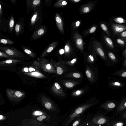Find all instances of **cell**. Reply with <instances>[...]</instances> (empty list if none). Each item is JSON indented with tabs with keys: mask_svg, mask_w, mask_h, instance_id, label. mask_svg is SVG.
I'll list each match as a JSON object with an SVG mask.
<instances>
[{
	"mask_svg": "<svg viewBox=\"0 0 126 126\" xmlns=\"http://www.w3.org/2000/svg\"><path fill=\"white\" fill-rule=\"evenodd\" d=\"M70 46V44L68 43H67L65 45L64 47V50L66 53L69 52L71 49Z\"/></svg>",
	"mask_w": 126,
	"mask_h": 126,
	"instance_id": "obj_30",
	"label": "cell"
},
{
	"mask_svg": "<svg viewBox=\"0 0 126 126\" xmlns=\"http://www.w3.org/2000/svg\"><path fill=\"white\" fill-rule=\"evenodd\" d=\"M31 74L32 75L38 76L40 75V74L37 72H34L31 73Z\"/></svg>",
	"mask_w": 126,
	"mask_h": 126,
	"instance_id": "obj_43",
	"label": "cell"
},
{
	"mask_svg": "<svg viewBox=\"0 0 126 126\" xmlns=\"http://www.w3.org/2000/svg\"><path fill=\"white\" fill-rule=\"evenodd\" d=\"M121 36L123 38H126V31H123L121 34Z\"/></svg>",
	"mask_w": 126,
	"mask_h": 126,
	"instance_id": "obj_42",
	"label": "cell"
},
{
	"mask_svg": "<svg viewBox=\"0 0 126 126\" xmlns=\"http://www.w3.org/2000/svg\"><path fill=\"white\" fill-rule=\"evenodd\" d=\"M116 106V104L112 101L107 102L103 104L102 107L104 109L107 110H111Z\"/></svg>",
	"mask_w": 126,
	"mask_h": 126,
	"instance_id": "obj_13",
	"label": "cell"
},
{
	"mask_svg": "<svg viewBox=\"0 0 126 126\" xmlns=\"http://www.w3.org/2000/svg\"><path fill=\"white\" fill-rule=\"evenodd\" d=\"M20 25L18 24H16L15 26V31L17 33H18L20 31Z\"/></svg>",
	"mask_w": 126,
	"mask_h": 126,
	"instance_id": "obj_35",
	"label": "cell"
},
{
	"mask_svg": "<svg viewBox=\"0 0 126 126\" xmlns=\"http://www.w3.org/2000/svg\"><path fill=\"white\" fill-rule=\"evenodd\" d=\"M59 53L60 54L62 55L63 54L64 52V51L63 49H61L59 50Z\"/></svg>",
	"mask_w": 126,
	"mask_h": 126,
	"instance_id": "obj_45",
	"label": "cell"
},
{
	"mask_svg": "<svg viewBox=\"0 0 126 126\" xmlns=\"http://www.w3.org/2000/svg\"><path fill=\"white\" fill-rule=\"evenodd\" d=\"M104 38L106 44L111 48H113L114 46L112 41L109 37L104 35Z\"/></svg>",
	"mask_w": 126,
	"mask_h": 126,
	"instance_id": "obj_16",
	"label": "cell"
},
{
	"mask_svg": "<svg viewBox=\"0 0 126 126\" xmlns=\"http://www.w3.org/2000/svg\"><path fill=\"white\" fill-rule=\"evenodd\" d=\"M126 108V98L122 100L121 103L118 107L117 111H122L125 110Z\"/></svg>",
	"mask_w": 126,
	"mask_h": 126,
	"instance_id": "obj_15",
	"label": "cell"
},
{
	"mask_svg": "<svg viewBox=\"0 0 126 126\" xmlns=\"http://www.w3.org/2000/svg\"><path fill=\"white\" fill-rule=\"evenodd\" d=\"M109 85L111 87L112 86L114 88H120L122 87L123 85L122 83L120 82L113 81L111 82L109 84Z\"/></svg>",
	"mask_w": 126,
	"mask_h": 126,
	"instance_id": "obj_18",
	"label": "cell"
},
{
	"mask_svg": "<svg viewBox=\"0 0 126 126\" xmlns=\"http://www.w3.org/2000/svg\"><path fill=\"white\" fill-rule=\"evenodd\" d=\"M0 49L10 56L12 59L22 56L21 52L13 48L0 46Z\"/></svg>",
	"mask_w": 126,
	"mask_h": 126,
	"instance_id": "obj_5",
	"label": "cell"
},
{
	"mask_svg": "<svg viewBox=\"0 0 126 126\" xmlns=\"http://www.w3.org/2000/svg\"><path fill=\"white\" fill-rule=\"evenodd\" d=\"M126 117V110L125 111L123 115V118H125Z\"/></svg>",
	"mask_w": 126,
	"mask_h": 126,
	"instance_id": "obj_50",
	"label": "cell"
},
{
	"mask_svg": "<svg viewBox=\"0 0 126 126\" xmlns=\"http://www.w3.org/2000/svg\"><path fill=\"white\" fill-rule=\"evenodd\" d=\"M112 29L114 33L118 34L126 30V26L125 25H121L112 23L111 24Z\"/></svg>",
	"mask_w": 126,
	"mask_h": 126,
	"instance_id": "obj_10",
	"label": "cell"
},
{
	"mask_svg": "<svg viewBox=\"0 0 126 126\" xmlns=\"http://www.w3.org/2000/svg\"><path fill=\"white\" fill-rule=\"evenodd\" d=\"M115 74L116 75L123 77H126V71L125 70L119 71L116 72Z\"/></svg>",
	"mask_w": 126,
	"mask_h": 126,
	"instance_id": "obj_24",
	"label": "cell"
},
{
	"mask_svg": "<svg viewBox=\"0 0 126 126\" xmlns=\"http://www.w3.org/2000/svg\"><path fill=\"white\" fill-rule=\"evenodd\" d=\"M19 60L9 59L4 61H0V67H6L13 66L19 62Z\"/></svg>",
	"mask_w": 126,
	"mask_h": 126,
	"instance_id": "obj_9",
	"label": "cell"
},
{
	"mask_svg": "<svg viewBox=\"0 0 126 126\" xmlns=\"http://www.w3.org/2000/svg\"><path fill=\"white\" fill-rule=\"evenodd\" d=\"M45 31L42 28L39 29L37 32H35L33 35V38H36L42 35L44 33Z\"/></svg>",
	"mask_w": 126,
	"mask_h": 126,
	"instance_id": "obj_17",
	"label": "cell"
},
{
	"mask_svg": "<svg viewBox=\"0 0 126 126\" xmlns=\"http://www.w3.org/2000/svg\"><path fill=\"white\" fill-rule=\"evenodd\" d=\"M24 50L26 53L28 54H31L32 53L31 51L28 49L24 48Z\"/></svg>",
	"mask_w": 126,
	"mask_h": 126,
	"instance_id": "obj_41",
	"label": "cell"
},
{
	"mask_svg": "<svg viewBox=\"0 0 126 126\" xmlns=\"http://www.w3.org/2000/svg\"><path fill=\"white\" fill-rule=\"evenodd\" d=\"M25 111L24 117L21 119V126H54L48 123L37 120L32 116L28 109Z\"/></svg>",
	"mask_w": 126,
	"mask_h": 126,
	"instance_id": "obj_3",
	"label": "cell"
},
{
	"mask_svg": "<svg viewBox=\"0 0 126 126\" xmlns=\"http://www.w3.org/2000/svg\"><path fill=\"white\" fill-rule=\"evenodd\" d=\"M57 72L59 75L62 74L63 73V70L62 68L60 67H58L57 69Z\"/></svg>",
	"mask_w": 126,
	"mask_h": 126,
	"instance_id": "obj_38",
	"label": "cell"
},
{
	"mask_svg": "<svg viewBox=\"0 0 126 126\" xmlns=\"http://www.w3.org/2000/svg\"><path fill=\"white\" fill-rule=\"evenodd\" d=\"M90 66H87L85 73L87 78L91 83H94L96 80L97 74L96 72Z\"/></svg>",
	"mask_w": 126,
	"mask_h": 126,
	"instance_id": "obj_6",
	"label": "cell"
},
{
	"mask_svg": "<svg viewBox=\"0 0 126 126\" xmlns=\"http://www.w3.org/2000/svg\"><path fill=\"white\" fill-rule=\"evenodd\" d=\"M93 103L83 104L77 108L63 120L61 126H68L70 123L86 110L92 106Z\"/></svg>",
	"mask_w": 126,
	"mask_h": 126,
	"instance_id": "obj_2",
	"label": "cell"
},
{
	"mask_svg": "<svg viewBox=\"0 0 126 126\" xmlns=\"http://www.w3.org/2000/svg\"><path fill=\"white\" fill-rule=\"evenodd\" d=\"M56 24L57 27L61 32L62 33H64L63 24L61 18L58 14H56L55 16Z\"/></svg>",
	"mask_w": 126,
	"mask_h": 126,
	"instance_id": "obj_12",
	"label": "cell"
},
{
	"mask_svg": "<svg viewBox=\"0 0 126 126\" xmlns=\"http://www.w3.org/2000/svg\"><path fill=\"white\" fill-rule=\"evenodd\" d=\"M74 39L75 44L77 48L81 51L84 49L83 43L81 36L77 32L74 34Z\"/></svg>",
	"mask_w": 126,
	"mask_h": 126,
	"instance_id": "obj_7",
	"label": "cell"
},
{
	"mask_svg": "<svg viewBox=\"0 0 126 126\" xmlns=\"http://www.w3.org/2000/svg\"><path fill=\"white\" fill-rule=\"evenodd\" d=\"M94 41V42L93 47L95 50L104 60H106L107 57L102 49L101 45L98 42Z\"/></svg>",
	"mask_w": 126,
	"mask_h": 126,
	"instance_id": "obj_8",
	"label": "cell"
},
{
	"mask_svg": "<svg viewBox=\"0 0 126 126\" xmlns=\"http://www.w3.org/2000/svg\"><path fill=\"white\" fill-rule=\"evenodd\" d=\"M14 19L13 16H12L10 19L9 23V28L11 31H12L14 25Z\"/></svg>",
	"mask_w": 126,
	"mask_h": 126,
	"instance_id": "obj_26",
	"label": "cell"
},
{
	"mask_svg": "<svg viewBox=\"0 0 126 126\" xmlns=\"http://www.w3.org/2000/svg\"><path fill=\"white\" fill-rule=\"evenodd\" d=\"M73 76L75 78H81L82 77L81 74L78 73H75L73 74Z\"/></svg>",
	"mask_w": 126,
	"mask_h": 126,
	"instance_id": "obj_34",
	"label": "cell"
},
{
	"mask_svg": "<svg viewBox=\"0 0 126 126\" xmlns=\"http://www.w3.org/2000/svg\"><path fill=\"white\" fill-rule=\"evenodd\" d=\"M4 58L12 59L11 58L5 53L0 51V58Z\"/></svg>",
	"mask_w": 126,
	"mask_h": 126,
	"instance_id": "obj_29",
	"label": "cell"
},
{
	"mask_svg": "<svg viewBox=\"0 0 126 126\" xmlns=\"http://www.w3.org/2000/svg\"><path fill=\"white\" fill-rule=\"evenodd\" d=\"M113 20L115 22L120 24L126 23V20L122 17H118L113 19Z\"/></svg>",
	"mask_w": 126,
	"mask_h": 126,
	"instance_id": "obj_23",
	"label": "cell"
},
{
	"mask_svg": "<svg viewBox=\"0 0 126 126\" xmlns=\"http://www.w3.org/2000/svg\"><path fill=\"white\" fill-rule=\"evenodd\" d=\"M40 2V0H34L33 1V4L34 5H36L39 4Z\"/></svg>",
	"mask_w": 126,
	"mask_h": 126,
	"instance_id": "obj_40",
	"label": "cell"
},
{
	"mask_svg": "<svg viewBox=\"0 0 126 126\" xmlns=\"http://www.w3.org/2000/svg\"><path fill=\"white\" fill-rule=\"evenodd\" d=\"M87 88H83L77 90L75 92V95L77 96H81L87 92Z\"/></svg>",
	"mask_w": 126,
	"mask_h": 126,
	"instance_id": "obj_21",
	"label": "cell"
},
{
	"mask_svg": "<svg viewBox=\"0 0 126 126\" xmlns=\"http://www.w3.org/2000/svg\"><path fill=\"white\" fill-rule=\"evenodd\" d=\"M24 70L25 72H28V69L27 67L25 68L24 69Z\"/></svg>",
	"mask_w": 126,
	"mask_h": 126,
	"instance_id": "obj_52",
	"label": "cell"
},
{
	"mask_svg": "<svg viewBox=\"0 0 126 126\" xmlns=\"http://www.w3.org/2000/svg\"><path fill=\"white\" fill-rule=\"evenodd\" d=\"M124 124L122 122H116L113 124L112 126H123Z\"/></svg>",
	"mask_w": 126,
	"mask_h": 126,
	"instance_id": "obj_36",
	"label": "cell"
},
{
	"mask_svg": "<svg viewBox=\"0 0 126 126\" xmlns=\"http://www.w3.org/2000/svg\"><path fill=\"white\" fill-rule=\"evenodd\" d=\"M117 42L118 43L122 46H124L125 45V42L124 41L121 39H118L117 40Z\"/></svg>",
	"mask_w": 126,
	"mask_h": 126,
	"instance_id": "obj_33",
	"label": "cell"
},
{
	"mask_svg": "<svg viewBox=\"0 0 126 126\" xmlns=\"http://www.w3.org/2000/svg\"><path fill=\"white\" fill-rule=\"evenodd\" d=\"M80 21L78 20L74 24V28H76L79 27L80 24Z\"/></svg>",
	"mask_w": 126,
	"mask_h": 126,
	"instance_id": "obj_39",
	"label": "cell"
},
{
	"mask_svg": "<svg viewBox=\"0 0 126 126\" xmlns=\"http://www.w3.org/2000/svg\"><path fill=\"white\" fill-rule=\"evenodd\" d=\"M77 61V59L75 58L73 59L71 61V63L72 64H73L76 62Z\"/></svg>",
	"mask_w": 126,
	"mask_h": 126,
	"instance_id": "obj_46",
	"label": "cell"
},
{
	"mask_svg": "<svg viewBox=\"0 0 126 126\" xmlns=\"http://www.w3.org/2000/svg\"><path fill=\"white\" fill-rule=\"evenodd\" d=\"M5 117L4 116L1 115H0V120H2L4 119Z\"/></svg>",
	"mask_w": 126,
	"mask_h": 126,
	"instance_id": "obj_51",
	"label": "cell"
},
{
	"mask_svg": "<svg viewBox=\"0 0 126 126\" xmlns=\"http://www.w3.org/2000/svg\"><path fill=\"white\" fill-rule=\"evenodd\" d=\"M55 85L57 88L58 89H60L61 88V87L60 85L57 83H56L55 84Z\"/></svg>",
	"mask_w": 126,
	"mask_h": 126,
	"instance_id": "obj_44",
	"label": "cell"
},
{
	"mask_svg": "<svg viewBox=\"0 0 126 126\" xmlns=\"http://www.w3.org/2000/svg\"><path fill=\"white\" fill-rule=\"evenodd\" d=\"M94 6V4L91 2L84 4L81 7L80 12L81 14H85L90 12Z\"/></svg>",
	"mask_w": 126,
	"mask_h": 126,
	"instance_id": "obj_11",
	"label": "cell"
},
{
	"mask_svg": "<svg viewBox=\"0 0 126 126\" xmlns=\"http://www.w3.org/2000/svg\"><path fill=\"white\" fill-rule=\"evenodd\" d=\"M71 1L74 3H77L80 1V0H71Z\"/></svg>",
	"mask_w": 126,
	"mask_h": 126,
	"instance_id": "obj_48",
	"label": "cell"
},
{
	"mask_svg": "<svg viewBox=\"0 0 126 126\" xmlns=\"http://www.w3.org/2000/svg\"><path fill=\"white\" fill-rule=\"evenodd\" d=\"M65 85L68 88H72L74 86V84L70 82H67L65 83Z\"/></svg>",
	"mask_w": 126,
	"mask_h": 126,
	"instance_id": "obj_37",
	"label": "cell"
},
{
	"mask_svg": "<svg viewBox=\"0 0 126 126\" xmlns=\"http://www.w3.org/2000/svg\"><path fill=\"white\" fill-rule=\"evenodd\" d=\"M0 43L11 45L14 44V43L13 41L8 39H0Z\"/></svg>",
	"mask_w": 126,
	"mask_h": 126,
	"instance_id": "obj_22",
	"label": "cell"
},
{
	"mask_svg": "<svg viewBox=\"0 0 126 126\" xmlns=\"http://www.w3.org/2000/svg\"><path fill=\"white\" fill-rule=\"evenodd\" d=\"M123 55L124 57H125V58L126 57V50H125L124 51V53H123Z\"/></svg>",
	"mask_w": 126,
	"mask_h": 126,
	"instance_id": "obj_53",
	"label": "cell"
},
{
	"mask_svg": "<svg viewBox=\"0 0 126 126\" xmlns=\"http://www.w3.org/2000/svg\"><path fill=\"white\" fill-rule=\"evenodd\" d=\"M6 92L8 98L13 101H19L24 95L20 91L9 89H6Z\"/></svg>",
	"mask_w": 126,
	"mask_h": 126,
	"instance_id": "obj_4",
	"label": "cell"
},
{
	"mask_svg": "<svg viewBox=\"0 0 126 126\" xmlns=\"http://www.w3.org/2000/svg\"><path fill=\"white\" fill-rule=\"evenodd\" d=\"M2 13V8L1 5L0 3V13L1 14Z\"/></svg>",
	"mask_w": 126,
	"mask_h": 126,
	"instance_id": "obj_54",
	"label": "cell"
},
{
	"mask_svg": "<svg viewBox=\"0 0 126 126\" xmlns=\"http://www.w3.org/2000/svg\"><path fill=\"white\" fill-rule=\"evenodd\" d=\"M101 26L103 30L109 36L110 35V32L106 26L104 24L102 23L101 24Z\"/></svg>",
	"mask_w": 126,
	"mask_h": 126,
	"instance_id": "obj_27",
	"label": "cell"
},
{
	"mask_svg": "<svg viewBox=\"0 0 126 126\" xmlns=\"http://www.w3.org/2000/svg\"><path fill=\"white\" fill-rule=\"evenodd\" d=\"M96 29V27L94 26L90 28L89 29L86 31L85 32V34H89L93 33L95 32Z\"/></svg>",
	"mask_w": 126,
	"mask_h": 126,
	"instance_id": "obj_25",
	"label": "cell"
},
{
	"mask_svg": "<svg viewBox=\"0 0 126 126\" xmlns=\"http://www.w3.org/2000/svg\"><path fill=\"white\" fill-rule=\"evenodd\" d=\"M46 67L47 69H50L51 68V66L50 64H48L46 65Z\"/></svg>",
	"mask_w": 126,
	"mask_h": 126,
	"instance_id": "obj_47",
	"label": "cell"
},
{
	"mask_svg": "<svg viewBox=\"0 0 126 126\" xmlns=\"http://www.w3.org/2000/svg\"><path fill=\"white\" fill-rule=\"evenodd\" d=\"M67 1L65 0H60L56 2L53 5L54 7H63L67 5Z\"/></svg>",
	"mask_w": 126,
	"mask_h": 126,
	"instance_id": "obj_19",
	"label": "cell"
},
{
	"mask_svg": "<svg viewBox=\"0 0 126 126\" xmlns=\"http://www.w3.org/2000/svg\"><path fill=\"white\" fill-rule=\"evenodd\" d=\"M108 55L112 61H116L117 60L116 57L112 53L109 52L108 54Z\"/></svg>",
	"mask_w": 126,
	"mask_h": 126,
	"instance_id": "obj_31",
	"label": "cell"
},
{
	"mask_svg": "<svg viewBox=\"0 0 126 126\" xmlns=\"http://www.w3.org/2000/svg\"><path fill=\"white\" fill-rule=\"evenodd\" d=\"M37 12H36L33 15L31 19V24L33 25L35 22L37 18Z\"/></svg>",
	"mask_w": 126,
	"mask_h": 126,
	"instance_id": "obj_28",
	"label": "cell"
},
{
	"mask_svg": "<svg viewBox=\"0 0 126 126\" xmlns=\"http://www.w3.org/2000/svg\"><path fill=\"white\" fill-rule=\"evenodd\" d=\"M107 120L106 118L102 117H97L94 118L93 122L95 124L101 125L105 124Z\"/></svg>",
	"mask_w": 126,
	"mask_h": 126,
	"instance_id": "obj_14",
	"label": "cell"
},
{
	"mask_svg": "<svg viewBox=\"0 0 126 126\" xmlns=\"http://www.w3.org/2000/svg\"><path fill=\"white\" fill-rule=\"evenodd\" d=\"M80 118H79L73 123L71 126H77L80 122Z\"/></svg>",
	"mask_w": 126,
	"mask_h": 126,
	"instance_id": "obj_32",
	"label": "cell"
},
{
	"mask_svg": "<svg viewBox=\"0 0 126 126\" xmlns=\"http://www.w3.org/2000/svg\"><path fill=\"white\" fill-rule=\"evenodd\" d=\"M29 70L30 72H31L33 71H35V69L32 67L29 68Z\"/></svg>",
	"mask_w": 126,
	"mask_h": 126,
	"instance_id": "obj_49",
	"label": "cell"
},
{
	"mask_svg": "<svg viewBox=\"0 0 126 126\" xmlns=\"http://www.w3.org/2000/svg\"><path fill=\"white\" fill-rule=\"evenodd\" d=\"M28 109L32 116L37 120L48 123L54 126H58L65 116L55 115L46 109L34 107Z\"/></svg>",
	"mask_w": 126,
	"mask_h": 126,
	"instance_id": "obj_1",
	"label": "cell"
},
{
	"mask_svg": "<svg viewBox=\"0 0 126 126\" xmlns=\"http://www.w3.org/2000/svg\"><path fill=\"white\" fill-rule=\"evenodd\" d=\"M95 61L93 56L91 55H89L87 57L85 62L89 64H93L94 63Z\"/></svg>",
	"mask_w": 126,
	"mask_h": 126,
	"instance_id": "obj_20",
	"label": "cell"
}]
</instances>
